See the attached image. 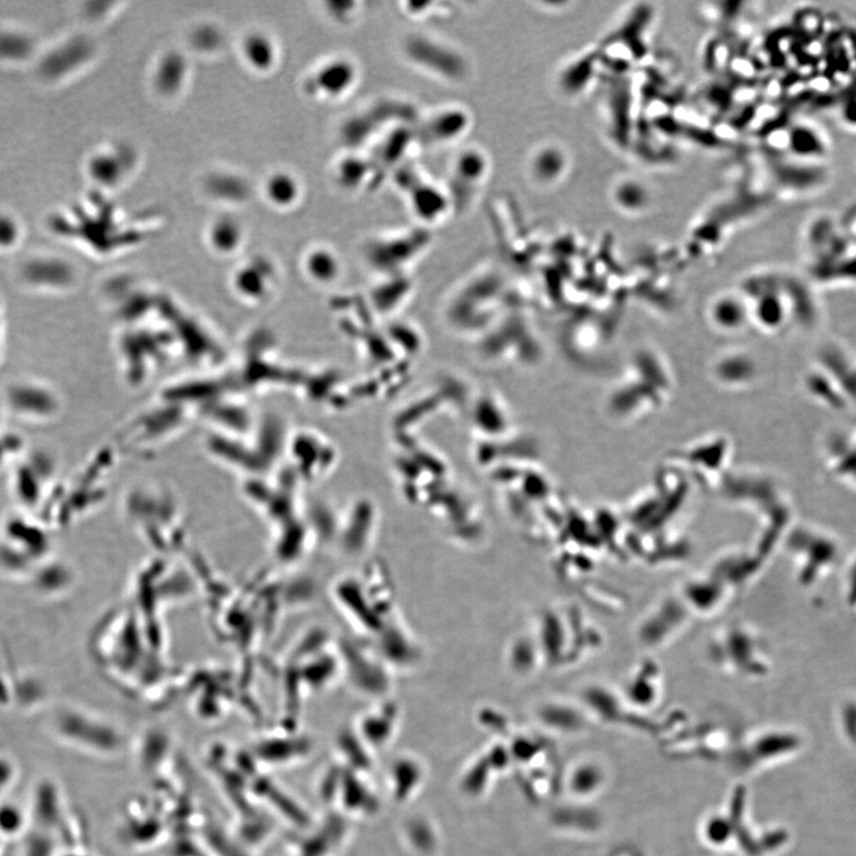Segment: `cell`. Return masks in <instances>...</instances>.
I'll use <instances>...</instances> for the list:
<instances>
[{"mask_svg": "<svg viewBox=\"0 0 856 856\" xmlns=\"http://www.w3.org/2000/svg\"><path fill=\"white\" fill-rule=\"evenodd\" d=\"M393 178L398 190L404 194L408 210L420 223L438 224L455 212L446 187L434 184L418 168L406 162L393 174Z\"/></svg>", "mask_w": 856, "mask_h": 856, "instance_id": "obj_1", "label": "cell"}, {"mask_svg": "<svg viewBox=\"0 0 856 856\" xmlns=\"http://www.w3.org/2000/svg\"><path fill=\"white\" fill-rule=\"evenodd\" d=\"M361 75V67L354 58L343 54L333 55L308 72L302 88L305 96L316 102L339 103L355 92Z\"/></svg>", "mask_w": 856, "mask_h": 856, "instance_id": "obj_2", "label": "cell"}, {"mask_svg": "<svg viewBox=\"0 0 856 856\" xmlns=\"http://www.w3.org/2000/svg\"><path fill=\"white\" fill-rule=\"evenodd\" d=\"M492 172V160L481 147L468 146L453 156L446 185L455 212H465L474 203Z\"/></svg>", "mask_w": 856, "mask_h": 856, "instance_id": "obj_3", "label": "cell"}, {"mask_svg": "<svg viewBox=\"0 0 856 856\" xmlns=\"http://www.w3.org/2000/svg\"><path fill=\"white\" fill-rule=\"evenodd\" d=\"M471 125L472 116L467 107L445 105L428 113L414 125L415 140L428 148L448 147L467 136Z\"/></svg>", "mask_w": 856, "mask_h": 856, "instance_id": "obj_4", "label": "cell"}, {"mask_svg": "<svg viewBox=\"0 0 856 856\" xmlns=\"http://www.w3.org/2000/svg\"><path fill=\"white\" fill-rule=\"evenodd\" d=\"M138 157L127 143L97 151L88 162V173L94 182L105 188L122 185L134 173Z\"/></svg>", "mask_w": 856, "mask_h": 856, "instance_id": "obj_5", "label": "cell"}, {"mask_svg": "<svg viewBox=\"0 0 856 856\" xmlns=\"http://www.w3.org/2000/svg\"><path fill=\"white\" fill-rule=\"evenodd\" d=\"M239 50L245 65L256 73L268 74L279 64L278 42L267 31H249L243 36Z\"/></svg>", "mask_w": 856, "mask_h": 856, "instance_id": "obj_6", "label": "cell"}, {"mask_svg": "<svg viewBox=\"0 0 856 856\" xmlns=\"http://www.w3.org/2000/svg\"><path fill=\"white\" fill-rule=\"evenodd\" d=\"M332 176L335 184L345 192L360 191L363 186L375 181L369 156L358 151H346L339 157L333 163Z\"/></svg>", "mask_w": 856, "mask_h": 856, "instance_id": "obj_7", "label": "cell"}, {"mask_svg": "<svg viewBox=\"0 0 856 856\" xmlns=\"http://www.w3.org/2000/svg\"><path fill=\"white\" fill-rule=\"evenodd\" d=\"M263 194L268 203L278 210H291L304 197V185L299 176L286 169L270 173L263 182Z\"/></svg>", "mask_w": 856, "mask_h": 856, "instance_id": "obj_8", "label": "cell"}, {"mask_svg": "<svg viewBox=\"0 0 856 856\" xmlns=\"http://www.w3.org/2000/svg\"><path fill=\"white\" fill-rule=\"evenodd\" d=\"M190 65L185 55L171 50L161 56L153 74L154 86L162 96L175 97L185 87Z\"/></svg>", "mask_w": 856, "mask_h": 856, "instance_id": "obj_9", "label": "cell"}, {"mask_svg": "<svg viewBox=\"0 0 856 856\" xmlns=\"http://www.w3.org/2000/svg\"><path fill=\"white\" fill-rule=\"evenodd\" d=\"M244 226L234 214L224 213L214 218L207 230L211 248L220 254H231L241 248L244 241Z\"/></svg>", "mask_w": 856, "mask_h": 856, "instance_id": "obj_10", "label": "cell"}, {"mask_svg": "<svg viewBox=\"0 0 856 856\" xmlns=\"http://www.w3.org/2000/svg\"><path fill=\"white\" fill-rule=\"evenodd\" d=\"M205 190L212 199L229 204H241L250 197L248 181L232 172L210 174L205 181Z\"/></svg>", "mask_w": 856, "mask_h": 856, "instance_id": "obj_11", "label": "cell"}, {"mask_svg": "<svg viewBox=\"0 0 856 856\" xmlns=\"http://www.w3.org/2000/svg\"><path fill=\"white\" fill-rule=\"evenodd\" d=\"M11 401L18 411L30 414L47 415L55 406V401L46 389L34 386H21L14 389Z\"/></svg>", "mask_w": 856, "mask_h": 856, "instance_id": "obj_12", "label": "cell"}, {"mask_svg": "<svg viewBox=\"0 0 856 856\" xmlns=\"http://www.w3.org/2000/svg\"><path fill=\"white\" fill-rule=\"evenodd\" d=\"M306 267L308 272L319 278H325L335 274L338 262L337 256L333 251L324 247H317L310 251L306 256Z\"/></svg>", "mask_w": 856, "mask_h": 856, "instance_id": "obj_13", "label": "cell"}, {"mask_svg": "<svg viewBox=\"0 0 856 856\" xmlns=\"http://www.w3.org/2000/svg\"><path fill=\"white\" fill-rule=\"evenodd\" d=\"M192 44L200 53L211 54L222 47L224 37L213 25H200L192 34Z\"/></svg>", "mask_w": 856, "mask_h": 856, "instance_id": "obj_14", "label": "cell"}, {"mask_svg": "<svg viewBox=\"0 0 856 856\" xmlns=\"http://www.w3.org/2000/svg\"><path fill=\"white\" fill-rule=\"evenodd\" d=\"M327 15L332 21L341 25H350L361 15L362 3L358 2H329L325 3Z\"/></svg>", "mask_w": 856, "mask_h": 856, "instance_id": "obj_15", "label": "cell"}, {"mask_svg": "<svg viewBox=\"0 0 856 856\" xmlns=\"http://www.w3.org/2000/svg\"><path fill=\"white\" fill-rule=\"evenodd\" d=\"M22 823V815L16 808L0 809V828L4 829L5 832H18Z\"/></svg>", "mask_w": 856, "mask_h": 856, "instance_id": "obj_16", "label": "cell"}, {"mask_svg": "<svg viewBox=\"0 0 856 856\" xmlns=\"http://www.w3.org/2000/svg\"><path fill=\"white\" fill-rule=\"evenodd\" d=\"M16 232L17 230L10 220L0 219V245L14 243Z\"/></svg>", "mask_w": 856, "mask_h": 856, "instance_id": "obj_17", "label": "cell"}]
</instances>
